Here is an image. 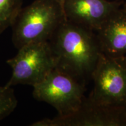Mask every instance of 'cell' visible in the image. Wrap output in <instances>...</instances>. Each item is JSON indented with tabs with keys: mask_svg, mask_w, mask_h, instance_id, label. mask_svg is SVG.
Instances as JSON below:
<instances>
[{
	"mask_svg": "<svg viewBox=\"0 0 126 126\" xmlns=\"http://www.w3.org/2000/svg\"><path fill=\"white\" fill-rule=\"evenodd\" d=\"M123 9H125V10L126 11V3L125 4H124V7H123Z\"/></svg>",
	"mask_w": 126,
	"mask_h": 126,
	"instance_id": "cell-12",
	"label": "cell"
},
{
	"mask_svg": "<svg viewBox=\"0 0 126 126\" xmlns=\"http://www.w3.org/2000/svg\"><path fill=\"white\" fill-rule=\"evenodd\" d=\"M53 1H55V2H57L58 4L60 5L62 7V8H63V7H64V3H65L66 0H53ZM64 10V9H63Z\"/></svg>",
	"mask_w": 126,
	"mask_h": 126,
	"instance_id": "cell-11",
	"label": "cell"
},
{
	"mask_svg": "<svg viewBox=\"0 0 126 126\" xmlns=\"http://www.w3.org/2000/svg\"><path fill=\"white\" fill-rule=\"evenodd\" d=\"M22 4L23 0H0V34L12 26Z\"/></svg>",
	"mask_w": 126,
	"mask_h": 126,
	"instance_id": "cell-9",
	"label": "cell"
},
{
	"mask_svg": "<svg viewBox=\"0 0 126 126\" xmlns=\"http://www.w3.org/2000/svg\"><path fill=\"white\" fill-rule=\"evenodd\" d=\"M33 126H126V108L99 106L84 100L77 111L53 119H46Z\"/></svg>",
	"mask_w": 126,
	"mask_h": 126,
	"instance_id": "cell-6",
	"label": "cell"
},
{
	"mask_svg": "<svg viewBox=\"0 0 126 126\" xmlns=\"http://www.w3.org/2000/svg\"><path fill=\"white\" fill-rule=\"evenodd\" d=\"M17 105L18 100L12 86H0V121L13 112Z\"/></svg>",
	"mask_w": 126,
	"mask_h": 126,
	"instance_id": "cell-10",
	"label": "cell"
},
{
	"mask_svg": "<svg viewBox=\"0 0 126 126\" xmlns=\"http://www.w3.org/2000/svg\"><path fill=\"white\" fill-rule=\"evenodd\" d=\"M57 67L78 79L92 74L102 52L91 30L65 19L49 40Z\"/></svg>",
	"mask_w": 126,
	"mask_h": 126,
	"instance_id": "cell-1",
	"label": "cell"
},
{
	"mask_svg": "<svg viewBox=\"0 0 126 126\" xmlns=\"http://www.w3.org/2000/svg\"><path fill=\"white\" fill-rule=\"evenodd\" d=\"M102 53L116 59L126 57V11L119 8L97 31Z\"/></svg>",
	"mask_w": 126,
	"mask_h": 126,
	"instance_id": "cell-8",
	"label": "cell"
},
{
	"mask_svg": "<svg viewBox=\"0 0 126 126\" xmlns=\"http://www.w3.org/2000/svg\"><path fill=\"white\" fill-rule=\"evenodd\" d=\"M123 61H124V63H126V57L125 58V59H123Z\"/></svg>",
	"mask_w": 126,
	"mask_h": 126,
	"instance_id": "cell-13",
	"label": "cell"
},
{
	"mask_svg": "<svg viewBox=\"0 0 126 126\" xmlns=\"http://www.w3.org/2000/svg\"><path fill=\"white\" fill-rule=\"evenodd\" d=\"M33 88L34 98L54 107L59 116L77 111L85 100L84 88L79 79L57 67Z\"/></svg>",
	"mask_w": 126,
	"mask_h": 126,
	"instance_id": "cell-3",
	"label": "cell"
},
{
	"mask_svg": "<svg viewBox=\"0 0 126 126\" xmlns=\"http://www.w3.org/2000/svg\"><path fill=\"white\" fill-rule=\"evenodd\" d=\"M65 19L60 5L53 0H35L22 8L12 25V40L17 49L28 44L49 41Z\"/></svg>",
	"mask_w": 126,
	"mask_h": 126,
	"instance_id": "cell-2",
	"label": "cell"
},
{
	"mask_svg": "<svg viewBox=\"0 0 126 126\" xmlns=\"http://www.w3.org/2000/svg\"><path fill=\"white\" fill-rule=\"evenodd\" d=\"M120 4L107 0H66L63 9L67 20L97 32Z\"/></svg>",
	"mask_w": 126,
	"mask_h": 126,
	"instance_id": "cell-7",
	"label": "cell"
},
{
	"mask_svg": "<svg viewBox=\"0 0 126 126\" xmlns=\"http://www.w3.org/2000/svg\"><path fill=\"white\" fill-rule=\"evenodd\" d=\"M7 63L12 72L6 85L33 86L57 67L56 57L49 41L28 44L18 49L17 54Z\"/></svg>",
	"mask_w": 126,
	"mask_h": 126,
	"instance_id": "cell-4",
	"label": "cell"
},
{
	"mask_svg": "<svg viewBox=\"0 0 126 126\" xmlns=\"http://www.w3.org/2000/svg\"><path fill=\"white\" fill-rule=\"evenodd\" d=\"M94 89L91 99L99 106L126 108V64L102 53L92 74Z\"/></svg>",
	"mask_w": 126,
	"mask_h": 126,
	"instance_id": "cell-5",
	"label": "cell"
}]
</instances>
